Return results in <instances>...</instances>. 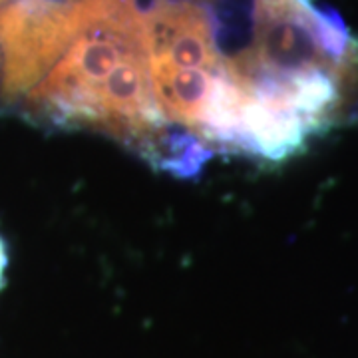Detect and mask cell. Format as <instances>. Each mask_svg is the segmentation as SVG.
Masks as SVG:
<instances>
[{
    "instance_id": "obj_1",
    "label": "cell",
    "mask_w": 358,
    "mask_h": 358,
    "mask_svg": "<svg viewBox=\"0 0 358 358\" xmlns=\"http://www.w3.org/2000/svg\"><path fill=\"white\" fill-rule=\"evenodd\" d=\"M143 50V14L126 4L74 40L26 94V110L56 128H94L100 88L126 56Z\"/></svg>"
},
{
    "instance_id": "obj_2",
    "label": "cell",
    "mask_w": 358,
    "mask_h": 358,
    "mask_svg": "<svg viewBox=\"0 0 358 358\" xmlns=\"http://www.w3.org/2000/svg\"><path fill=\"white\" fill-rule=\"evenodd\" d=\"M148 68H189L219 72L221 62L209 10L189 0H155L143 14Z\"/></svg>"
},
{
    "instance_id": "obj_3",
    "label": "cell",
    "mask_w": 358,
    "mask_h": 358,
    "mask_svg": "<svg viewBox=\"0 0 358 358\" xmlns=\"http://www.w3.org/2000/svg\"><path fill=\"white\" fill-rule=\"evenodd\" d=\"M152 164L179 178H193L201 171L213 150L193 131H173L167 126L138 145Z\"/></svg>"
},
{
    "instance_id": "obj_4",
    "label": "cell",
    "mask_w": 358,
    "mask_h": 358,
    "mask_svg": "<svg viewBox=\"0 0 358 358\" xmlns=\"http://www.w3.org/2000/svg\"><path fill=\"white\" fill-rule=\"evenodd\" d=\"M6 265H8V255H6V245L0 237V289H2V282H4V273H6Z\"/></svg>"
},
{
    "instance_id": "obj_5",
    "label": "cell",
    "mask_w": 358,
    "mask_h": 358,
    "mask_svg": "<svg viewBox=\"0 0 358 358\" xmlns=\"http://www.w3.org/2000/svg\"><path fill=\"white\" fill-rule=\"evenodd\" d=\"M6 2H8V0H0V8H2V6H4Z\"/></svg>"
}]
</instances>
